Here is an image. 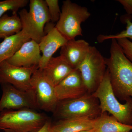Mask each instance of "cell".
<instances>
[{
  "mask_svg": "<svg viewBox=\"0 0 132 132\" xmlns=\"http://www.w3.org/2000/svg\"><path fill=\"white\" fill-rule=\"evenodd\" d=\"M110 56L105 58L113 91L118 100L132 98V62L126 56L116 39H111Z\"/></svg>",
  "mask_w": 132,
  "mask_h": 132,
  "instance_id": "cell-1",
  "label": "cell"
},
{
  "mask_svg": "<svg viewBox=\"0 0 132 132\" xmlns=\"http://www.w3.org/2000/svg\"><path fill=\"white\" fill-rule=\"evenodd\" d=\"M92 95L98 100L101 112H107L120 123L132 125V98L121 104L113 91L107 68L104 79Z\"/></svg>",
  "mask_w": 132,
  "mask_h": 132,
  "instance_id": "cell-2",
  "label": "cell"
},
{
  "mask_svg": "<svg viewBox=\"0 0 132 132\" xmlns=\"http://www.w3.org/2000/svg\"><path fill=\"white\" fill-rule=\"evenodd\" d=\"M48 120L31 109L5 110L0 113V128L5 132H36Z\"/></svg>",
  "mask_w": 132,
  "mask_h": 132,
  "instance_id": "cell-3",
  "label": "cell"
},
{
  "mask_svg": "<svg viewBox=\"0 0 132 132\" xmlns=\"http://www.w3.org/2000/svg\"><path fill=\"white\" fill-rule=\"evenodd\" d=\"M101 113L98 99L87 93L80 98L59 101L53 113L60 119L87 118L94 120Z\"/></svg>",
  "mask_w": 132,
  "mask_h": 132,
  "instance_id": "cell-4",
  "label": "cell"
},
{
  "mask_svg": "<svg viewBox=\"0 0 132 132\" xmlns=\"http://www.w3.org/2000/svg\"><path fill=\"white\" fill-rule=\"evenodd\" d=\"M91 16L88 9L69 0L63 2L62 11L55 27L67 40L82 36L81 24Z\"/></svg>",
  "mask_w": 132,
  "mask_h": 132,
  "instance_id": "cell-5",
  "label": "cell"
},
{
  "mask_svg": "<svg viewBox=\"0 0 132 132\" xmlns=\"http://www.w3.org/2000/svg\"><path fill=\"white\" fill-rule=\"evenodd\" d=\"M77 69L80 72L88 93L92 94L98 87L106 73L105 58L97 48L90 46Z\"/></svg>",
  "mask_w": 132,
  "mask_h": 132,
  "instance_id": "cell-6",
  "label": "cell"
},
{
  "mask_svg": "<svg viewBox=\"0 0 132 132\" xmlns=\"http://www.w3.org/2000/svg\"><path fill=\"white\" fill-rule=\"evenodd\" d=\"M22 24V29L16 34L6 37L0 43V63L13 56L26 42L33 40L38 43L28 16L25 9L19 13Z\"/></svg>",
  "mask_w": 132,
  "mask_h": 132,
  "instance_id": "cell-7",
  "label": "cell"
},
{
  "mask_svg": "<svg viewBox=\"0 0 132 132\" xmlns=\"http://www.w3.org/2000/svg\"><path fill=\"white\" fill-rule=\"evenodd\" d=\"M32 89L38 108L54 113L59 100L55 87L44 76L40 69H36L31 79Z\"/></svg>",
  "mask_w": 132,
  "mask_h": 132,
  "instance_id": "cell-8",
  "label": "cell"
},
{
  "mask_svg": "<svg viewBox=\"0 0 132 132\" xmlns=\"http://www.w3.org/2000/svg\"><path fill=\"white\" fill-rule=\"evenodd\" d=\"M1 85L0 113L5 110L38 108L34 94L19 90L8 83Z\"/></svg>",
  "mask_w": 132,
  "mask_h": 132,
  "instance_id": "cell-9",
  "label": "cell"
},
{
  "mask_svg": "<svg viewBox=\"0 0 132 132\" xmlns=\"http://www.w3.org/2000/svg\"><path fill=\"white\" fill-rule=\"evenodd\" d=\"M38 68V67H17L4 61L0 63V84L8 83L19 90L34 94L31 85V77Z\"/></svg>",
  "mask_w": 132,
  "mask_h": 132,
  "instance_id": "cell-10",
  "label": "cell"
},
{
  "mask_svg": "<svg viewBox=\"0 0 132 132\" xmlns=\"http://www.w3.org/2000/svg\"><path fill=\"white\" fill-rule=\"evenodd\" d=\"M55 90L59 101L77 98L88 93L78 69L55 86Z\"/></svg>",
  "mask_w": 132,
  "mask_h": 132,
  "instance_id": "cell-11",
  "label": "cell"
},
{
  "mask_svg": "<svg viewBox=\"0 0 132 132\" xmlns=\"http://www.w3.org/2000/svg\"><path fill=\"white\" fill-rule=\"evenodd\" d=\"M51 23L48 26L46 34L41 39L39 43L40 49L42 53L38 68L42 69L46 65L55 53L67 42V39Z\"/></svg>",
  "mask_w": 132,
  "mask_h": 132,
  "instance_id": "cell-12",
  "label": "cell"
},
{
  "mask_svg": "<svg viewBox=\"0 0 132 132\" xmlns=\"http://www.w3.org/2000/svg\"><path fill=\"white\" fill-rule=\"evenodd\" d=\"M40 53L39 43L30 40L25 42L13 56L6 61L17 67L38 68L42 57Z\"/></svg>",
  "mask_w": 132,
  "mask_h": 132,
  "instance_id": "cell-13",
  "label": "cell"
},
{
  "mask_svg": "<svg viewBox=\"0 0 132 132\" xmlns=\"http://www.w3.org/2000/svg\"><path fill=\"white\" fill-rule=\"evenodd\" d=\"M28 16L39 43L45 35V26L50 22L46 3L43 0H31Z\"/></svg>",
  "mask_w": 132,
  "mask_h": 132,
  "instance_id": "cell-14",
  "label": "cell"
},
{
  "mask_svg": "<svg viewBox=\"0 0 132 132\" xmlns=\"http://www.w3.org/2000/svg\"><path fill=\"white\" fill-rule=\"evenodd\" d=\"M90 46L84 40H68L61 48L60 55L73 69L78 67L85 59Z\"/></svg>",
  "mask_w": 132,
  "mask_h": 132,
  "instance_id": "cell-15",
  "label": "cell"
},
{
  "mask_svg": "<svg viewBox=\"0 0 132 132\" xmlns=\"http://www.w3.org/2000/svg\"><path fill=\"white\" fill-rule=\"evenodd\" d=\"M74 69L63 57L60 55L51 58L45 68L40 70L44 76L55 87Z\"/></svg>",
  "mask_w": 132,
  "mask_h": 132,
  "instance_id": "cell-16",
  "label": "cell"
},
{
  "mask_svg": "<svg viewBox=\"0 0 132 132\" xmlns=\"http://www.w3.org/2000/svg\"><path fill=\"white\" fill-rule=\"evenodd\" d=\"M94 120L87 118L62 119L51 125V132H81L93 128Z\"/></svg>",
  "mask_w": 132,
  "mask_h": 132,
  "instance_id": "cell-17",
  "label": "cell"
},
{
  "mask_svg": "<svg viewBox=\"0 0 132 132\" xmlns=\"http://www.w3.org/2000/svg\"><path fill=\"white\" fill-rule=\"evenodd\" d=\"M93 129L95 132H131L132 125L120 123L113 116L104 112L94 120Z\"/></svg>",
  "mask_w": 132,
  "mask_h": 132,
  "instance_id": "cell-18",
  "label": "cell"
},
{
  "mask_svg": "<svg viewBox=\"0 0 132 132\" xmlns=\"http://www.w3.org/2000/svg\"><path fill=\"white\" fill-rule=\"evenodd\" d=\"M22 29V22L17 14L11 16L5 14L0 18V39L18 34Z\"/></svg>",
  "mask_w": 132,
  "mask_h": 132,
  "instance_id": "cell-19",
  "label": "cell"
},
{
  "mask_svg": "<svg viewBox=\"0 0 132 132\" xmlns=\"http://www.w3.org/2000/svg\"><path fill=\"white\" fill-rule=\"evenodd\" d=\"M28 0H5L0 1V18L6 12L12 11L13 14H17L20 9L26 7Z\"/></svg>",
  "mask_w": 132,
  "mask_h": 132,
  "instance_id": "cell-20",
  "label": "cell"
},
{
  "mask_svg": "<svg viewBox=\"0 0 132 132\" xmlns=\"http://www.w3.org/2000/svg\"><path fill=\"white\" fill-rule=\"evenodd\" d=\"M125 23L126 24V30L122 31L120 33L115 35H100L97 37V40L99 43H102L107 40L113 39H118L119 38H127L130 39L132 42V22L130 18H126L125 20Z\"/></svg>",
  "mask_w": 132,
  "mask_h": 132,
  "instance_id": "cell-21",
  "label": "cell"
},
{
  "mask_svg": "<svg viewBox=\"0 0 132 132\" xmlns=\"http://www.w3.org/2000/svg\"><path fill=\"white\" fill-rule=\"evenodd\" d=\"M49 13L50 22L53 24L58 22L60 16L61 12L58 0H45Z\"/></svg>",
  "mask_w": 132,
  "mask_h": 132,
  "instance_id": "cell-22",
  "label": "cell"
},
{
  "mask_svg": "<svg viewBox=\"0 0 132 132\" xmlns=\"http://www.w3.org/2000/svg\"><path fill=\"white\" fill-rule=\"evenodd\" d=\"M116 39L126 56L132 62V42L127 38Z\"/></svg>",
  "mask_w": 132,
  "mask_h": 132,
  "instance_id": "cell-23",
  "label": "cell"
},
{
  "mask_svg": "<svg viewBox=\"0 0 132 132\" xmlns=\"http://www.w3.org/2000/svg\"><path fill=\"white\" fill-rule=\"evenodd\" d=\"M118 1L123 6L128 14L132 15V0H118Z\"/></svg>",
  "mask_w": 132,
  "mask_h": 132,
  "instance_id": "cell-24",
  "label": "cell"
},
{
  "mask_svg": "<svg viewBox=\"0 0 132 132\" xmlns=\"http://www.w3.org/2000/svg\"><path fill=\"white\" fill-rule=\"evenodd\" d=\"M51 125L52 124L48 120L46 122L41 128L36 132H51L50 128Z\"/></svg>",
  "mask_w": 132,
  "mask_h": 132,
  "instance_id": "cell-25",
  "label": "cell"
},
{
  "mask_svg": "<svg viewBox=\"0 0 132 132\" xmlns=\"http://www.w3.org/2000/svg\"><path fill=\"white\" fill-rule=\"evenodd\" d=\"M81 132H95V131L94 130V129H92L91 130H87V131H82Z\"/></svg>",
  "mask_w": 132,
  "mask_h": 132,
  "instance_id": "cell-26",
  "label": "cell"
},
{
  "mask_svg": "<svg viewBox=\"0 0 132 132\" xmlns=\"http://www.w3.org/2000/svg\"><path fill=\"white\" fill-rule=\"evenodd\" d=\"M0 130H2V128H0Z\"/></svg>",
  "mask_w": 132,
  "mask_h": 132,
  "instance_id": "cell-27",
  "label": "cell"
}]
</instances>
